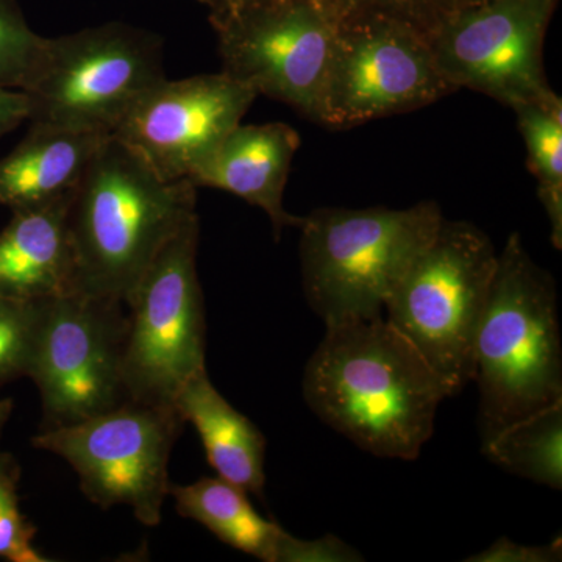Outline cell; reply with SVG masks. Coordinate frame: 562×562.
<instances>
[{
  "instance_id": "1",
  "label": "cell",
  "mask_w": 562,
  "mask_h": 562,
  "mask_svg": "<svg viewBox=\"0 0 562 562\" xmlns=\"http://www.w3.org/2000/svg\"><path fill=\"white\" fill-rule=\"evenodd\" d=\"M324 424L376 458L413 461L435 431L446 387L384 317L325 327L303 373Z\"/></svg>"
},
{
  "instance_id": "2",
  "label": "cell",
  "mask_w": 562,
  "mask_h": 562,
  "mask_svg": "<svg viewBox=\"0 0 562 562\" xmlns=\"http://www.w3.org/2000/svg\"><path fill=\"white\" fill-rule=\"evenodd\" d=\"M198 188L169 181L109 136L70 198L77 292L127 301L162 247L198 214Z\"/></svg>"
},
{
  "instance_id": "3",
  "label": "cell",
  "mask_w": 562,
  "mask_h": 562,
  "mask_svg": "<svg viewBox=\"0 0 562 562\" xmlns=\"http://www.w3.org/2000/svg\"><path fill=\"white\" fill-rule=\"evenodd\" d=\"M482 443L513 422L562 402V347L557 281L514 232L497 258L476 333Z\"/></svg>"
},
{
  "instance_id": "4",
  "label": "cell",
  "mask_w": 562,
  "mask_h": 562,
  "mask_svg": "<svg viewBox=\"0 0 562 562\" xmlns=\"http://www.w3.org/2000/svg\"><path fill=\"white\" fill-rule=\"evenodd\" d=\"M436 202L409 209H317L301 225L302 284L325 327L382 317L387 299L443 221Z\"/></svg>"
},
{
  "instance_id": "5",
  "label": "cell",
  "mask_w": 562,
  "mask_h": 562,
  "mask_svg": "<svg viewBox=\"0 0 562 562\" xmlns=\"http://www.w3.org/2000/svg\"><path fill=\"white\" fill-rule=\"evenodd\" d=\"M497 258L482 228L443 217L384 305V319L419 351L449 397L473 382L476 333Z\"/></svg>"
},
{
  "instance_id": "6",
  "label": "cell",
  "mask_w": 562,
  "mask_h": 562,
  "mask_svg": "<svg viewBox=\"0 0 562 562\" xmlns=\"http://www.w3.org/2000/svg\"><path fill=\"white\" fill-rule=\"evenodd\" d=\"M166 79L160 38L106 24L49 38L25 90L29 127L111 136L146 92Z\"/></svg>"
},
{
  "instance_id": "7",
  "label": "cell",
  "mask_w": 562,
  "mask_h": 562,
  "mask_svg": "<svg viewBox=\"0 0 562 562\" xmlns=\"http://www.w3.org/2000/svg\"><path fill=\"white\" fill-rule=\"evenodd\" d=\"M199 238L195 214L162 247L125 301L124 375L131 401L176 406L181 387L206 371Z\"/></svg>"
},
{
  "instance_id": "8",
  "label": "cell",
  "mask_w": 562,
  "mask_h": 562,
  "mask_svg": "<svg viewBox=\"0 0 562 562\" xmlns=\"http://www.w3.org/2000/svg\"><path fill=\"white\" fill-rule=\"evenodd\" d=\"M184 424L176 406L127 401L79 424L41 430L32 446L68 462L85 497L99 508L127 506L140 524L157 527Z\"/></svg>"
},
{
  "instance_id": "9",
  "label": "cell",
  "mask_w": 562,
  "mask_h": 562,
  "mask_svg": "<svg viewBox=\"0 0 562 562\" xmlns=\"http://www.w3.org/2000/svg\"><path fill=\"white\" fill-rule=\"evenodd\" d=\"M127 306L72 292L44 302L29 379L40 392L41 430L79 424L128 398Z\"/></svg>"
},
{
  "instance_id": "10",
  "label": "cell",
  "mask_w": 562,
  "mask_h": 562,
  "mask_svg": "<svg viewBox=\"0 0 562 562\" xmlns=\"http://www.w3.org/2000/svg\"><path fill=\"white\" fill-rule=\"evenodd\" d=\"M213 16L225 74L322 124L335 18L308 0H249Z\"/></svg>"
},
{
  "instance_id": "11",
  "label": "cell",
  "mask_w": 562,
  "mask_h": 562,
  "mask_svg": "<svg viewBox=\"0 0 562 562\" xmlns=\"http://www.w3.org/2000/svg\"><path fill=\"white\" fill-rule=\"evenodd\" d=\"M457 91L436 65L430 41L412 24L380 16L346 22L339 25L322 125L355 127Z\"/></svg>"
},
{
  "instance_id": "12",
  "label": "cell",
  "mask_w": 562,
  "mask_h": 562,
  "mask_svg": "<svg viewBox=\"0 0 562 562\" xmlns=\"http://www.w3.org/2000/svg\"><path fill=\"white\" fill-rule=\"evenodd\" d=\"M557 0H479L432 33L436 65L458 91L490 95L514 109L553 92L543 40Z\"/></svg>"
},
{
  "instance_id": "13",
  "label": "cell",
  "mask_w": 562,
  "mask_h": 562,
  "mask_svg": "<svg viewBox=\"0 0 562 562\" xmlns=\"http://www.w3.org/2000/svg\"><path fill=\"white\" fill-rule=\"evenodd\" d=\"M258 92L217 74L161 80L114 131L165 180H190L239 124Z\"/></svg>"
},
{
  "instance_id": "14",
  "label": "cell",
  "mask_w": 562,
  "mask_h": 562,
  "mask_svg": "<svg viewBox=\"0 0 562 562\" xmlns=\"http://www.w3.org/2000/svg\"><path fill=\"white\" fill-rule=\"evenodd\" d=\"M301 135L284 122L239 124L191 176L195 188L231 192L258 206L271 220L276 239L284 228H301L303 216L288 213L284 188Z\"/></svg>"
},
{
  "instance_id": "15",
  "label": "cell",
  "mask_w": 562,
  "mask_h": 562,
  "mask_svg": "<svg viewBox=\"0 0 562 562\" xmlns=\"http://www.w3.org/2000/svg\"><path fill=\"white\" fill-rule=\"evenodd\" d=\"M70 198L72 192L47 205L11 211L0 232V297L44 302L77 292Z\"/></svg>"
},
{
  "instance_id": "16",
  "label": "cell",
  "mask_w": 562,
  "mask_h": 562,
  "mask_svg": "<svg viewBox=\"0 0 562 562\" xmlns=\"http://www.w3.org/2000/svg\"><path fill=\"white\" fill-rule=\"evenodd\" d=\"M109 136L29 127L0 160V206L35 209L66 198Z\"/></svg>"
},
{
  "instance_id": "17",
  "label": "cell",
  "mask_w": 562,
  "mask_h": 562,
  "mask_svg": "<svg viewBox=\"0 0 562 562\" xmlns=\"http://www.w3.org/2000/svg\"><path fill=\"white\" fill-rule=\"evenodd\" d=\"M176 408L198 431L206 460L217 476L262 497L266 438L249 417L222 397L209 372L198 373L181 387Z\"/></svg>"
},
{
  "instance_id": "18",
  "label": "cell",
  "mask_w": 562,
  "mask_h": 562,
  "mask_svg": "<svg viewBox=\"0 0 562 562\" xmlns=\"http://www.w3.org/2000/svg\"><path fill=\"white\" fill-rule=\"evenodd\" d=\"M181 517L205 527L220 541L265 562L279 561L284 531L262 517L249 501V492L220 476H203L190 484L169 486Z\"/></svg>"
},
{
  "instance_id": "19",
  "label": "cell",
  "mask_w": 562,
  "mask_h": 562,
  "mask_svg": "<svg viewBox=\"0 0 562 562\" xmlns=\"http://www.w3.org/2000/svg\"><path fill=\"white\" fill-rule=\"evenodd\" d=\"M484 457L503 471L562 490V402L513 422L482 443Z\"/></svg>"
},
{
  "instance_id": "20",
  "label": "cell",
  "mask_w": 562,
  "mask_h": 562,
  "mask_svg": "<svg viewBox=\"0 0 562 562\" xmlns=\"http://www.w3.org/2000/svg\"><path fill=\"white\" fill-rule=\"evenodd\" d=\"M528 151V166L538 180V194L550 222L554 249H562V101L550 92L538 101L514 106Z\"/></svg>"
},
{
  "instance_id": "21",
  "label": "cell",
  "mask_w": 562,
  "mask_h": 562,
  "mask_svg": "<svg viewBox=\"0 0 562 562\" xmlns=\"http://www.w3.org/2000/svg\"><path fill=\"white\" fill-rule=\"evenodd\" d=\"M249 0H239V3ZM327 11L339 22L364 20V18H392L412 24L428 40L432 33L464 7L479 0H308Z\"/></svg>"
},
{
  "instance_id": "22",
  "label": "cell",
  "mask_w": 562,
  "mask_h": 562,
  "mask_svg": "<svg viewBox=\"0 0 562 562\" xmlns=\"http://www.w3.org/2000/svg\"><path fill=\"white\" fill-rule=\"evenodd\" d=\"M49 38L32 31L16 0H0V87L25 91L38 76Z\"/></svg>"
},
{
  "instance_id": "23",
  "label": "cell",
  "mask_w": 562,
  "mask_h": 562,
  "mask_svg": "<svg viewBox=\"0 0 562 562\" xmlns=\"http://www.w3.org/2000/svg\"><path fill=\"white\" fill-rule=\"evenodd\" d=\"M44 302L0 297V387L24 376L29 379Z\"/></svg>"
},
{
  "instance_id": "24",
  "label": "cell",
  "mask_w": 562,
  "mask_h": 562,
  "mask_svg": "<svg viewBox=\"0 0 562 562\" xmlns=\"http://www.w3.org/2000/svg\"><path fill=\"white\" fill-rule=\"evenodd\" d=\"M21 469L10 453L0 452V558L10 562H49L33 546L36 528L21 512Z\"/></svg>"
},
{
  "instance_id": "25",
  "label": "cell",
  "mask_w": 562,
  "mask_h": 562,
  "mask_svg": "<svg viewBox=\"0 0 562 562\" xmlns=\"http://www.w3.org/2000/svg\"><path fill=\"white\" fill-rule=\"evenodd\" d=\"M364 561L357 549L336 538L325 535L319 539L295 538L286 532L281 539L279 561L277 562H355Z\"/></svg>"
},
{
  "instance_id": "26",
  "label": "cell",
  "mask_w": 562,
  "mask_h": 562,
  "mask_svg": "<svg viewBox=\"0 0 562 562\" xmlns=\"http://www.w3.org/2000/svg\"><path fill=\"white\" fill-rule=\"evenodd\" d=\"M561 560V538L543 546H525L508 538H501L492 542L483 552L465 558L469 562H560Z\"/></svg>"
},
{
  "instance_id": "27",
  "label": "cell",
  "mask_w": 562,
  "mask_h": 562,
  "mask_svg": "<svg viewBox=\"0 0 562 562\" xmlns=\"http://www.w3.org/2000/svg\"><path fill=\"white\" fill-rule=\"evenodd\" d=\"M29 114L31 101L24 91L0 87V136L16 131L29 121Z\"/></svg>"
},
{
  "instance_id": "28",
  "label": "cell",
  "mask_w": 562,
  "mask_h": 562,
  "mask_svg": "<svg viewBox=\"0 0 562 562\" xmlns=\"http://www.w3.org/2000/svg\"><path fill=\"white\" fill-rule=\"evenodd\" d=\"M13 409L14 402L11 398H0V436H2L3 428H5L7 422L10 420Z\"/></svg>"
},
{
  "instance_id": "29",
  "label": "cell",
  "mask_w": 562,
  "mask_h": 562,
  "mask_svg": "<svg viewBox=\"0 0 562 562\" xmlns=\"http://www.w3.org/2000/svg\"><path fill=\"white\" fill-rule=\"evenodd\" d=\"M233 2H235V0H213V2H211V7H213L214 13H216V11L227 9V7H231Z\"/></svg>"
},
{
  "instance_id": "30",
  "label": "cell",
  "mask_w": 562,
  "mask_h": 562,
  "mask_svg": "<svg viewBox=\"0 0 562 562\" xmlns=\"http://www.w3.org/2000/svg\"><path fill=\"white\" fill-rule=\"evenodd\" d=\"M201 2H205L209 3V5H211V2H213V0H201Z\"/></svg>"
}]
</instances>
